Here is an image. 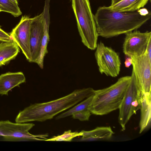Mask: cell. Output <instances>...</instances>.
Returning a JSON list of instances; mask_svg holds the SVG:
<instances>
[{"label":"cell","instance_id":"9a60e30c","mask_svg":"<svg viewBox=\"0 0 151 151\" xmlns=\"http://www.w3.org/2000/svg\"><path fill=\"white\" fill-rule=\"evenodd\" d=\"M19 52L14 41L0 42V67L15 59Z\"/></svg>","mask_w":151,"mask_h":151},{"label":"cell","instance_id":"484cf974","mask_svg":"<svg viewBox=\"0 0 151 151\" xmlns=\"http://www.w3.org/2000/svg\"><path fill=\"white\" fill-rule=\"evenodd\" d=\"M121 0H111V5H113Z\"/></svg>","mask_w":151,"mask_h":151},{"label":"cell","instance_id":"f1b7e54d","mask_svg":"<svg viewBox=\"0 0 151 151\" xmlns=\"http://www.w3.org/2000/svg\"></svg>","mask_w":151,"mask_h":151},{"label":"cell","instance_id":"4fadbf2b","mask_svg":"<svg viewBox=\"0 0 151 151\" xmlns=\"http://www.w3.org/2000/svg\"><path fill=\"white\" fill-rule=\"evenodd\" d=\"M26 78L21 72H8L0 75V95H8L13 88L25 82Z\"/></svg>","mask_w":151,"mask_h":151},{"label":"cell","instance_id":"7a4b0ae2","mask_svg":"<svg viewBox=\"0 0 151 151\" xmlns=\"http://www.w3.org/2000/svg\"><path fill=\"white\" fill-rule=\"evenodd\" d=\"M94 91L91 87L76 89L65 96L54 100L32 104L19 111L15 121L23 123L42 122L51 119L59 113L93 94Z\"/></svg>","mask_w":151,"mask_h":151},{"label":"cell","instance_id":"277c9868","mask_svg":"<svg viewBox=\"0 0 151 151\" xmlns=\"http://www.w3.org/2000/svg\"><path fill=\"white\" fill-rule=\"evenodd\" d=\"M72 6L82 42L88 49L95 50L99 35L89 0H72Z\"/></svg>","mask_w":151,"mask_h":151},{"label":"cell","instance_id":"2e32d148","mask_svg":"<svg viewBox=\"0 0 151 151\" xmlns=\"http://www.w3.org/2000/svg\"><path fill=\"white\" fill-rule=\"evenodd\" d=\"M151 95H147L143 93L141 109L140 119L139 126L140 134L150 126Z\"/></svg>","mask_w":151,"mask_h":151},{"label":"cell","instance_id":"4316f807","mask_svg":"<svg viewBox=\"0 0 151 151\" xmlns=\"http://www.w3.org/2000/svg\"><path fill=\"white\" fill-rule=\"evenodd\" d=\"M2 11L3 12V9L2 6L0 5V12Z\"/></svg>","mask_w":151,"mask_h":151},{"label":"cell","instance_id":"ba28073f","mask_svg":"<svg viewBox=\"0 0 151 151\" xmlns=\"http://www.w3.org/2000/svg\"><path fill=\"white\" fill-rule=\"evenodd\" d=\"M125 34L123 45L124 54L130 57L144 54L148 43L151 40V32L147 31L141 32L136 29Z\"/></svg>","mask_w":151,"mask_h":151},{"label":"cell","instance_id":"cb8c5ba5","mask_svg":"<svg viewBox=\"0 0 151 151\" xmlns=\"http://www.w3.org/2000/svg\"><path fill=\"white\" fill-rule=\"evenodd\" d=\"M146 52L149 59L151 61V40L149 42L146 50Z\"/></svg>","mask_w":151,"mask_h":151},{"label":"cell","instance_id":"e0dca14e","mask_svg":"<svg viewBox=\"0 0 151 151\" xmlns=\"http://www.w3.org/2000/svg\"><path fill=\"white\" fill-rule=\"evenodd\" d=\"M149 0H122L109 7L118 12H133L144 7Z\"/></svg>","mask_w":151,"mask_h":151},{"label":"cell","instance_id":"30bf717a","mask_svg":"<svg viewBox=\"0 0 151 151\" xmlns=\"http://www.w3.org/2000/svg\"><path fill=\"white\" fill-rule=\"evenodd\" d=\"M32 19L27 15L22 16L19 23L10 34L29 62L31 59L30 37Z\"/></svg>","mask_w":151,"mask_h":151},{"label":"cell","instance_id":"ac0fdd59","mask_svg":"<svg viewBox=\"0 0 151 151\" xmlns=\"http://www.w3.org/2000/svg\"><path fill=\"white\" fill-rule=\"evenodd\" d=\"M93 94L86 98L83 101L68 110L57 116L56 117V119H59L63 118L72 115L73 113L76 112L88 110L89 106L92 101Z\"/></svg>","mask_w":151,"mask_h":151},{"label":"cell","instance_id":"7c38bea8","mask_svg":"<svg viewBox=\"0 0 151 151\" xmlns=\"http://www.w3.org/2000/svg\"><path fill=\"white\" fill-rule=\"evenodd\" d=\"M50 0H45L42 12L44 35L41 41L39 56L35 63L42 69L44 68V57L48 52L47 46L50 40L49 28L50 23Z\"/></svg>","mask_w":151,"mask_h":151},{"label":"cell","instance_id":"d6986e66","mask_svg":"<svg viewBox=\"0 0 151 151\" xmlns=\"http://www.w3.org/2000/svg\"><path fill=\"white\" fill-rule=\"evenodd\" d=\"M0 5L3 8V12L10 13L14 17H18L22 14L18 4L11 0H0Z\"/></svg>","mask_w":151,"mask_h":151},{"label":"cell","instance_id":"6da1fadb","mask_svg":"<svg viewBox=\"0 0 151 151\" xmlns=\"http://www.w3.org/2000/svg\"><path fill=\"white\" fill-rule=\"evenodd\" d=\"M151 13L141 15L137 10L118 12L109 6L99 7L94 15L99 36L109 38L126 34L140 27L151 18Z\"/></svg>","mask_w":151,"mask_h":151},{"label":"cell","instance_id":"83f0119b","mask_svg":"<svg viewBox=\"0 0 151 151\" xmlns=\"http://www.w3.org/2000/svg\"><path fill=\"white\" fill-rule=\"evenodd\" d=\"M11 0L16 3L18 4V3L17 0Z\"/></svg>","mask_w":151,"mask_h":151},{"label":"cell","instance_id":"ffe728a7","mask_svg":"<svg viewBox=\"0 0 151 151\" xmlns=\"http://www.w3.org/2000/svg\"><path fill=\"white\" fill-rule=\"evenodd\" d=\"M82 134L81 131L79 132H72L71 130H69L64 132V133L61 135L54 136L51 138L45 139L44 141H71L74 137L82 136Z\"/></svg>","mask_w":151,"mask_h":151},{"label":"cell","instance_id":"44dd1931","mask_svg":"<svg viewBox=\"0 0 151 151\" xmlns=\"http://www.w3.org/2000/svg\"><path fill=\"white\" fill-rule=\"evenodd\" d=\"M91 113L88 110L82 111L73 113L72 117L81 121H88L91 115Z\"/></svg>","mask_w":151,"mask_h":151},{"label":"cell","instance_id":"d4e9b609","mask_svg":"<svg viewBox=\"0 0 151 151\" xmlns=\"http://www.w3.org/2000/svg\"><path fill=\"white\" fill-rule=\"evenodd\" d=\"M125 66L127 68H129L132 65V60L131 57H128L127 58L124 63Z\"/></svg>","mask_w":151,"mask_h":151},{"label":"cell","instance_id":"8fae6325","mask_svg":"<svg viewBox=\"0 0 151 151\" xmlns=\"http://www.w3.org/2000/svg\"><path fill=\"white\" fill-rule=\"evenodd\" d=\"M42 18V12L32 19L30 37V63H35L39 54L44 35Z\"/></svg>","mask_w":151,"mask_h":151},{"label":"cell","instance_id":"8992f818","mask_svg":"<svg viewBox=\"0 0 151 151\" xmlns=\"http://www.w3.org/2000/svg\"><path fill=\"white\" fill-rule=\"evenodd\" d=\"M35 124L32 123H13L8 120H0V137L6 141H18L26 140H43L47 134L33 135L29 131Z\"/></svg>","mask_w":151,"mask_h":151},{"label":"cell","instance_id":"3957f363","mask_svg":"<svg viewBox=\"0 0 151 151\" xmlns=\"http://www.w3.org/2000/svg\"><path fill=\"white\" fill-rule=\"evenodd\" d=\"M131 79V76L122 77L108 87L95 90L88 108L91 113L103 115L119 109Z\"/></svg>","mask_w":151,"mask_h":151},{"label":"cell","instance_id":"5bb4252c","mask_svg":"<svg viewBox=\"0 0 151 151\" xmlns=\"http://www.w3.org/2000/svg\"><path fill=\"white\" fill-rule=\"evenodd\" d=\"M81 140L87 141H107L111 139L114 134L110 127H98L88 131L82 130Z\"/></svg>","mask_w":151,"mask_h":151},{"label":"cell","instance_id":"5b68a950","mask_svg":"<svg viewBox=\"0 0 151 151\" xmlns=\"http://www.w3.org/2000/svg\"><path fill=\"white\" fill-rule=\"evenodd\" d=\"M143 94L132 71L130 81L119 109L118 121L122 131L125 129L126 124L132 116L140 109Z\"/></svg>","mask_w":151,"mask_h":151},{"label":"cell","instance_id":"52a82bcc","mask_svg":"<svg viewBox=\"0 0 151 151\" xmlns=\"http://www.w3.org/2000/svg\"><path fill=\"white\" fill-rule=\"evenodd\" d=\"M96 49L95 56L99 72L107 76L116 77L119 73L121 65L118 53L101 41L97 44Z\"/></svg>","mask_w":151,"mask_h":151},{"label":"cell","instance_id":"603a6c76","mask_svg":"<svg viewBox=\"0 0 151 151\" xmlns=\"http://www.w3.org/2000/svg\"><path fill=\"white\" fill-rule=\"evenodd\" d=\"M138 12L141 16H145L151 13L146 8H141L137 10Z\"/></svg>","mask_w":151,"mask_h":151},{"label":"cell","instance_id":"7402d4cb","mask_svg":"<svg viewBox=\"0 0 151 151\" xmlns=\"http://www.w3.org/2000/svg\"><path fill=\"white\" fill-rule=\"evenodd\" d=\"M13 41L10 35L3 30L0 25V42Z\"/></svg>","mask_w":151,"mask_h":151},{"label":"cell","instance_id":"9c48e42d","mask_svg":"<svg viewBox=\"0 0 151 151\" xmlns=\"http://www.w3.org/2000/svg\"><path fill=\"white\" fill-rule=\"evenodd\" d=\"M132 60V71L142 92L151 95V61L145 52L143 55L131 57Z\"/></svg>","mask_w":151,"mask_h":151}]
</instances>
